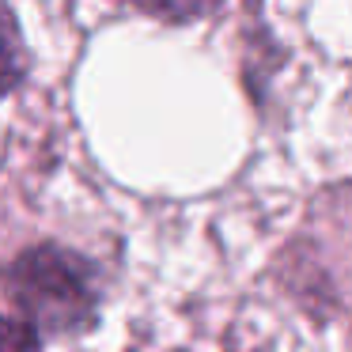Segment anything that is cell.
Segmentation results:
<instances>
[{
  "label": "cell",
  "mask_w": 352,
  "mask_h": 352,
  "mask_svg": "<svg viewBox=\"0 0 352 352\" xmlns=\"http://www.w3.org/2000/svg\"><path fill=\"white\" fill-rule=\"evenodd\" d=\"M23 69H27L23 34H19V23L12 16L8 0H0V99L23 80Z\"/></svg>",
  "instance_id": "cell-2"
},
{
  "label": "cell",
  "mask_w": 352,
  "mask_h": 352,
  "mask_svg": "<svg viewBox=\"0 0 352 352\" xmlns=\"http://www.w3.org/2000/svg\"><path fill=\"white\" fill-rule=\"evenodd\" d=\"M0 288L38 333H80L99 314V269L84 254L57 243L27 246L0 269Z\"/></svg>",
  "instance_id": "cell-1"
},
{
  "label": "cell",
  "mask_w": 352,
  "mask_h": 352,
  "mask_svg": "<svg viewBox=\"0 0 352 352\" xmlns=\"http://www.w3.org/2000/svg\"><path fill=\"white\" fill-rule=\"evenodd\" d=\"M133 8H140L144 16L167 19V23H186V19L208 16V12L220 8V0H125Z\"/></svg>",
  "instance_id": "cell-3"
},
{
  "label": "cell",
  "mask_w": 352,
  "mask_h": 352,
  "mask_svg": "<svg viewBox=\"0 0 352 352\" xmlns=\"http://www.w3.org/2000/svg\"><path fill=\"white\" fill-rule=\"evenodd\" d=\"M0 352H42L38 329L27 318H4L0 314Z\"/></svg>",
  "instance_id": "cell-4"
}]
</instances>
